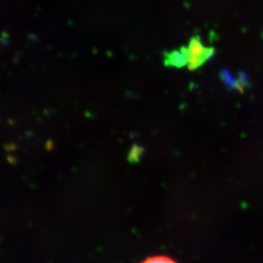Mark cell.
Wrapping results in <instances>:
<instances>
[{
    "mask_svg": "<svg viewBox=\"0 0 263 263\" xmlns=\"http://www.w3.org/2000/svg\"><path fill=\"white\" fill-rule=\"evenodd\" d=\"M187 58V67L189 70H195L209 61L215 53L214 48L204 46L199 36L190 39L188 45L183 47Z\"/></svg>",
    "mask_w": 263,
    "mask_h": 263,
    "instance_id": "6da1fadb",
    "label": "cell"
},
{
    "mask_svg": "<svg viewBox=\"0 0 263 263\" xmlns=\"http://www.w3.org/2000/svg\"><path fill=\"white\" fill-rule=\"evenodd\" d=\"M165 64L168 66L183 67L187 64V58L184 48L179 51H171L165 55Z\"/></svg>",
    "mask_w": 263,
    "mask_h": 263,
    "instance_id": "7a4b0ae2",
    "label": "cell"
},
{
    "mask_svg": "<svg viewBox=\"0 0 263 263\" xmlns=\"http://www.w3.org/2000/svg\"><path fill=\"white\" fill-rule=\"evenodd\" d=\"M141 263H178L168 256H153L145 259Z\"/></svg>",
    "mask_w": 263,
    "mask_h": 263,
    "instance_id": "3957f363",
    "label": "cell"
}]
</instances>
